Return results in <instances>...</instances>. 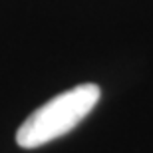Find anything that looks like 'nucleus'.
<instances>
[{"label": "nucleus", "instance_id": "nucleus-1", "mask_svg": "<svg viewBox=\"0 0 153 153\" xmlns=\"http://www.w3.org/2000/svg\"><path fill=\"white\" fill-rule=\"evenodd\" d=\"M100 88L96 84H79L68 91L58 94L38 108L20 125L16 141L24 149H34L66 135L96 108L100 102Z\"/></svg>", "mask_w": 153, "mask_h": 153}]
</instances>
